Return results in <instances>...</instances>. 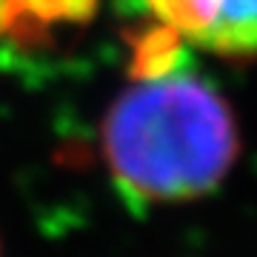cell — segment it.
Here are the masks:
<instances>
[{"label":"cell","mask_w":257,"mask_h":257,"mask_svg":"<svg viewBox=\"0 0 257 257\" xmlns=\"http://www.w3.org/2000/svg\"><path fill=\"white\" fill-rule=\"evenodd\" d=\"M100 149L128 200L175 206L209 197L240 157L231 103L194 74L132 83L103 114Z\"/></svg>","instance_id":"6da1fadb"},{"label":"cell","mask_w":257,"mask_h":257,"mask_svg":"<svg viewBox=\"0 0 257 257\" xmlns=\"http://www.w3.org/2000/svg\"><path fill=\"white\" fill-rule=\"evenodd\" d=\"M197 49L226 63L246 66L257 60V0H223L220 15Z\"/></svg>","instance_id":"3957f363"},{"label":"cell","mask_w":257,"mask_h":257,"mask_svg":"<svg viewBox=\"0 0 257 257\" xmlns=\"http://www.w3.org/2000/svg\"><path fill=\"white\" fill-rule=\"evenodd\" d=\"M12 20H15V3L12 0H0V37H9Z\"/></svg>","instance_id":"8992f818"},{"label":"cell","mask_w":257,"mask_h":257,"mask_svg":"<svg viewBox=\"0 0 257 257\" xmlns=\"http://www.w3.org/2000/svg\"><path fill=\"white\" fill-rule=\"evenodd\" d=\"M120 40L128 46L126 74L132 83H152L180 74L192 60L186 49L189 40L163 20L126 23L120 29Z\"/></svg>","instance_id":"7a4b0ae2"},{"label":"cell","mask_w":257,"mask_h":257,"mask_svg":"<svg viewBox=\"0 0 257 257\" xmlns=\"http://www.w3.org/2000/svg\"><path fill=\"white\" fill-rule=\"evenodd\" d=\"M12 3L18 12L43 20L49 26H55V23L86 26L100 9V0H12Z\"/></svg>","instance_id":"5b68a950"},{"label":"cell","mask_w":257,"mask_h":257,"mask_svg":"<svg viewBox=\"0 0 257 257\" xmlns=\"http://www.w3.org/2000/svg\"><path fill=\"white\" fill-rule=\"evenodd\" d=\"M157 20L169 23L192 43L200 46L220 15L223 0H146Z\"/></svg>","instance_id":"277c9868"},{"label":"cell","mask_w":257,"mask_h":257,"mask_svg":"<svg viewBox=\"0 0 257 257\" xmlns=\"http://www.w3.org/2000/svg\"><path fill=\"white\" fill-rule=\"evenodd\" d=\"M0 257H3V246H0Z\"/></svg>","instance_id":"52a82bcc"}]
</instances>
